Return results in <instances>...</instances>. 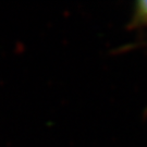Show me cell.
I'll use <instances>...</instances> for the list:
<instances>
[{
    "instance_id": "6da1fadb",
    "label": "cell",
    "mask_w": 147,
    "mask_h": 147,
    "mask_svg": "<svg viewBox=\"0 0 147 147\" xmlns=\"http://www.w3.org/2000/svg\"><path fill=\"white\" fill-rule=\"evenodd\" d=\"M133 23L135 25H147V0L138 1L135 3Z\"/></svg>"
}]
</instances>
